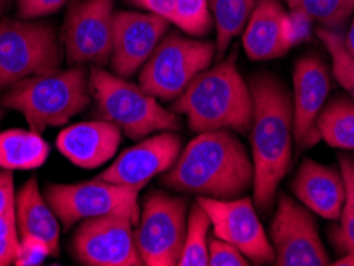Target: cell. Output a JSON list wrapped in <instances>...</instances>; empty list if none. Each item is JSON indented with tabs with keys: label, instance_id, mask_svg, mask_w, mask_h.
Wrapping results in <instances>:
<instances>
[{
	"label": "cell",
	"instance_id": "cell-7",
	"mask_svg": "<svg viewBox=\"0 0 354 266\" xmlns=\"http://www.w3.org/2000/svg\"><path fill=\"white\" fill-rule=\"evenodd\" d=\"M61 64L62 51L53 26L29 19L0 21V88L59 70Z\"/></svg>",
	"mask_w": 354,
	"mask_h": 266
},
{
	"label": "cell",
	"instance_id": "cell-32",
	"mask_svg": "<svg viewBox=\"0 0 354 266\" xmlns=\"http://www.w3.org/2000/svg\"><path fill=\"white\" fill-rule=\"evenodd\" d=\"M69 0H18V17L21 19H35L48 17L61 10Z\"/></svg>",
	"mask_w": 354,
	"mask_h": 266
},
{
	"label": "cell",
	"instance_id": "cell-31",
	"mask_svg": "<svg viewBox=\"0 0 354 266\" xmlns=\"http://www.w3.org/2000/svg\"><path fill=\"white\" fill-rule=\"evenodd\" d=\"M46 257H51V250L46 243L37 238H19V250L15 265L35 266L44 262Z\"/></svg>",
	"mask_w": 354,
	"mask_h": 266
},
{
	"label": "cell",
	"instance_id": "cell-4",
	"mask_svg": "<svg viewBox=\"0 0 354 266\" xmlns=\"http://www.w3.org/2000/svg\"><path fill=\"white\" fill-rule=\"evenodd\" d=\"M91 101L90 74L83 66L23 78L8 88L2 106L19 112L30 131L62 126L85 111Z\"/></svg>",
	"mask_w": 354,
	"mask_h": 266
},
{
	"label": "cell",
	"instance_id": "cell-3",
	"mask_svg": "<svg viewBox=\"0 0 354 266\" xmlns=\"http://www.w3.org/2000/svg\"><path fill=\"white\" fill-rule=\"evenodd\" d=\"M171 111L184 115L195 133L230 129L248 134L252 122V96L236 67V53L196 75L171 104Z\"/></svg>",
	"mask_w": 354,
	"mask_h": 266
},
{
	"label": "cell",
	"instance_id": "cell-39",
	"mask_svg": "<svg viewBox=\"0 0 354 266\" xmlns=\"http://www.w3.org/2000/svg\"><path fill=\"white\" fill-rule=\"evenodd\" d=\"M2 8H3V0H0V12H2Z\"/></svg>",
	"mask_w": 354,
	"mask_h": 266
},
{
	"label": "cell",
	"instance_id": "cell-10",
	"mask_svg": "<svg viewBox=\"0 0 354 266\" xmlns=\"http://www.w3.org/2000/svg\"><path fill=\"white\" fill-rule=\"evenodd\" d=\"M134 225L128 213L85 218L72 236V255L88 266H140Z\"/></svg>",
	"mask_w": 354,
	"mask_h": 266
},
{
	"label": "cell",
	"instance_id": "cell-15",
	"mask_svg": "<svg viewBox=\"0 0 354 266\" xmlns=\"http://www.w3.org/2000/svg\"><path fill=\"white\" fill-rule=\"evenodd\" d=\"M169 29V21L153 13L115 12L113 15L111 69L122 78H131L152 56Z\"/></svg>",
	"mask_w": 354,
	"mask_h": 266
},
{
	"label": "cell",
	"instance_id": "cell-20",
	"mask_svg": "<svg viewBox=\"0 0 354 266\" xmlns=\"http://www.w3.org/2000/svg\"><path fill=\"white\" fill-rule=\"evenodd\" d=\"M59 218L40 193L39 180L30 177L17 195V225L19 238H37L46 243L51 257L59 255Z\"/></svg>",
	"mask_w": 354,
	"mask_h": 266
},
{
	"label": "cell",
	"instance_id": "cell-23",
	"mask_svg": "<svg viewBox=\"0 0 354 266\" xmlns=\"http://www.w3.org/2000/svg\"><path fill=\"white\" fill-rule=\"evenodd\" d=\"M257 0H209L216 26V57L223 59L228 46L243 34Z\"/></svg>",
	"mask_w": 354,
	"mask_h": 266
},
{
	"label": "cell",
	"instance_id": "cell-26",
	"mask_svg": "<svg viewBox=\"0 0 354 266\" xmlns=\"http://www.w3.org/2000/svg\"><path fill=\"white\" fill-rule=\"evenodd\" d=\"M316 34L330 56L332 74H334L335 80L345 88L348 95L354 101V57L346 50L345 41H343V34L322 28H317Z\"/></svg>",
	"mask_w": 354,
	"mask_h": 266
},
{
	"label": "cell",
	"instance_id": "cell-1",
	"mask_svg": "<svg viewBox=\"0 0 354 266\" xmlns=\"http://www.w3.org/2000/svg\"><path fill=\"white\" fill-rule=\"evenodd\" d=\"M248 85L252 96L249 137L254 163V202L260 211L268 212L292 160V97L284 83L268 72L254 75Z\"/></svg>",
	"mask_w": 354,
	"mask_h": 266
},
{
	"label": "cell",
	"instance_id": "cell-21",
	"mask_svg": "<svg viewBox=\"0 0 354 266\" xmlns=\"http://www.w3.org/2000/svg\"><path fill=\"white\" fill-rule=\"evenodd\" d=\"M50 145L30 129H8L0 133V169L30 171L45 164Z\"/></svg>",
	"mask_w": 354,
	"mask_h": 266
},
{
	"label": "cell",
	"instance_id": "cell-28",
	"mask_svg": "<svg viewBox=\"0 0 354 266\" xmlns=\"http://www.w3.org/2000/svg\"><path fill=\"white\" fill-rule=\"evenodd\" d=\"M182 32L203 37L212 28L209 0H176V23Z\"/></svg>",
	"mask_w": 354,
	"mask_h": 266
},
{
	"label": "cell",
	"instance_id": "cell-29",
	"mask_svg": "<svg viewBox=\"0 0 354 266\" xmlns=\"http://www.w3.org/2000/svg\"><path fill=\"white\" fill-rule=\"evenodd\" d=\"M315 23L306 15L297 10H289L283 21V40L288 48L304 44L311 37V26Z\"/></svg>",
	"mask_w": 354,
	"mask_h": 266
},
{
	"label": "cell",
	"instance_id": "cell-2",
	"mask_svg": "<svg viewBox=\"0 0 354 266\" xmlns=\"http://www.w3.org/2000/svg\"><path fill=\"white\" fill-rule=\"evenodd\" d=\"M160 184L176 193L235 200L254 185V163L230 129L198 133Z\"/></svg>",
	"mask_w": 354,
	"mask_h": 266
},
{
	"label": "cell",
	"instance_id": "cell-30",
	"mask_svg": "<svg viewBox=\"0 0 354 266\" xmlns=\"http://www.w3.org/2000/svg\"><path fill=\"white\" fill-rule=\"evenodd\" d=\"M209 265L211 266H248L251 262L232 244L218 238L209 239Z\"/></svg>",
	"mask_w": 354,
	"mask_h": 266
},
{
	"label": "cell",
	"instance_id": "cell-16",
	"mask_svg": "<svg viewBox=\"0 0 354 266\" xmlns=\"http://www.w3.org/2000/svg\"><path fill=\"white\" fill-rule=\"evenodd\" d=\"M330 75L319 56H304L294 67V140L299 149H308L321 140L316 118L326 106Z\"/></svg>",
	"mask_w": 354,
	"mask_h": 266
},
{
	"label": "cell",
	"instance_id": "cell-19",
	"mask_svg": "<svg viewBox=\"0 0 354 266\" xmlns=\"http://www.w3.org/2000/svg\"><path fill=\"white\" fill-rule=\"evenodd\" d=\"M286 13L279 0H257L243 30V48L249 59L272 61L288 53L283 40Z\"/></svg>",
	"mask_w": 354,
	"mask_h": 266
},
{
	"label": "cell",
	"instance_id": "cell-5",
	"mask_svg": "<svg viewBox=\"0 0 354 266\" xmlns=\"http://www.w3.org/2000/svg\"><path fill=\"white\" fill-rule=\"evenodd\" d=\"M90 91L95 99L97 120L120 128L131 140H140L160 131H177L180 120L171 108H165L157 97L140 85L128 82L99 66L90 70Z\"/></svg>",
	"mask_w": 354,
	"mask_h": 266
},
{
	"label": "cell",
	"instance_id": "cell-11",
	"mask_svg": "<svg viewBox=\"0 0 354 266\" xmlns=\"http://www.w3.org/2000/svg\"><path fill=\"white\" fill-rule=\"evenodd\" d=\"M270 241L274 249V265L326 266L332 265L321 241L313 212L301 202L281 193L278 198Z\"/></svg>",
	"mask_w": 354,
	"mask_h": 266
},
{
	"label": "cell",
	"instance_id": "cell-33",
	"mask_svg": "<svg viewBox=\"0 0 354 266\" xmlns=\"http://www.w3.org/2000/svg\"><path fill=\"white\" fill-rule=\"evenodd\" d=\"M17 212V195L12 171H0V216Z\"/></svg>",
	"mask_w": 354,
	"mask_h": 266
},
{
	"label": "cell",
	"instance_id": "cell-12",
	"mask_svg": "<svg viewBox=\"0 0 354 266\" xmlns=\"http://www.w3.org/2000/svg\"><path fill=\"white\" fill-rule=\"evenodd\" d=\"M196 202L209 217L216 238L232 244L254 265L274 263V249L251 198L239 196L235 200H217L200 196Z\"/></svg>",
	"mask_w": 354,
	"mask_h": 266
},
{
	"label": "cell",
	"instance_id": "cell-25",
	"mask_svg": "<svg viewBox=\"0 0 354 266\" xmlns=\"http://www.w3.org/2000/svg\"><path fill=\"white\" fill-rule=\"evenodd\" d=\"M211 220L205 209L195 202L187 220V233L184 247L177 266H207L209 265V239L207 233Z\"/></svg>",
	"mask_w": 354,
	"mask_h": 266
},
{
	"label": "cell",
	"instance_id": "cell-17",
	"mask_svg": "<svg viewBox=\"0 0 354 266\" xmlns=\"http://www.w3.org/2000/svg\"><path fill=\"white\" fill-rule=\"evenodd\" d=\"M123 133L115 124L95 120L67 126L56 139L59 153L83 169H96L115 156Z\"/></svg>",
	"mask_w": 354,
	"mask_h": 266
},
{
	"label": "cell",
	"instance_id": "cell-37",
	"mask_svg": "<svg viewBox=\"0 0 354 266\" xmlns=\"http://www.w3.org/2000/svg\"><path fill=\"white\" fill-rule=\"evenodd\" d=\"M343 41H345L346 50L350 51V55L354 57V15H353V18H351L350 28H348V32L343 35Z\"/></svg>",
	"mask_w": 354,
	"mask_h": 266
},
{
	"label": "cell",
	"instance_id": "cell-24",
	"mask_svg": "<svg viewBox=\"0 0 354 266\" xmlns=\"http://www.w3.org/2000/svg\"><path fill=\"white\" fill-rule=\"evenodd\" d=\"M289 10L306 15L322 29L342 32L354 15V0H283Z\"/></svg>",
	"mask_w": 354,
	"mask_h": 266
},
{
	"label": "cell",
	"instance_id": "cell-13",
	"mask_svg": "<svg viewBox=\"0 0 354 266\" xmlns=\"http://www.w3.org/2000/svg\"><path fill=\"white\" fill-rule=\"evenodd\" d=\"M113 0H77L67 12L62 40L71 66L111 62L113 35Z\"/></svg>",
	"mask_w": 354,
	"mask_h": 266
},
{
	"label": "cell",
	"instance_id": "cell-35",
	"mask_svg": "<svg viewBox=\"0 0 354 266\" xmlns=\"http://www.w3.org/2000/svg\"><path fill=\"white\" fill-rule=\"evenodd\" d=\"M19 250V236L0 238V266L15 265Z\"/></svg>",
	"mask_w": 354,
	"mask_h": 266
},
{
	"label": "cell",
	"instance_id": "cell-14",
	"mask_svg": "<svg viewBox=\"0 0 354 266\" xmlns=\"http://www.w3.org/2000/svg\"><path fill=\"white\" fill-rule=\"evenodd\" d=\"M182 152V137L160 131L133 145L97 175V179L140 191L153 177L173 168Z\"/></svg>",
	"mask_w": 354,
	"mask_h": 266
},
{
	"label": "cell",
	"instance_id": "cell-18",
	"mask_svg": "<svg viewBox=\"0 0 354 266\" xmlns=\"http://www.w3.org/2000/svg\"><path fill=\"white\" fill-rule=\"evenodd\" d=\"M297 200L326 220L340 218L346 187L340 171L311 158L301 161L290 187Z\"/></svg>",
	"mask_w": 354,
	"mask_h": 266
},
{
	"label": "cell",
	"instance_id": "cell-6",
	"mask_svg": "<svg viewBox=\"0 0 354 266\" xmlns=\"http://www.w3.org/2000/svg\"><path fill=\"white\" fill-rule=\"evenodd\" d=\"M214 56V41L195 40L179 32H169L161 39L140 69L139 85L160 101L173 102L196 75L211 66Z\"/></svg>",
	"mask_w": 354,
	"mask_h": 266
},
{
	"label": "cell",
	"instance_id": "cell-22",
	"mask_svg": "<svg viewBox=\"0 0 354 266\" xmlns=\"http://www.w3.org/2000/svg\"><path fill=\"white\" fill-rule=\"evenodd\" d=\"M321 140L334 149L354 150V101L337 96L326 102L316 118Z\"/></svg>",
	"mask_w": 354,
	"mask_h": 266
},
{
	"label": "cell",
	"instance_id": "cell-9",
	"mask_svg": "<svg viewBox=\"0 0 354 266\" xmlns=\"http://www.w3.org/2000/svg\"><path fill=\"white\" fill-rule=\"evenodd\" d=\"M44 196L66 229L85 218L128 213L139 222V191L96 179L79 184H46Z\"/></svg>",
	"mask_w": 354,
	"mask_h": 266
},
{
	"label": "cell",
	"instance_id": "cell-34",
	"mask_svg": "<svg viewBox=\"0 0 354 266\" xmlns=\"http://www.w3.org/2000/svg\"><path fill=\"white\" fill-rule=\"evenodd\" d=\"M133 5L153 13L169 23H176V0H129Z\"/></svg>",
	"mask_w": 354,
	"mask_h": 266
},
{
	"label": "cell",
	"instance_id": "cell-36",
	"mask_svg": "<svg viewBox=\"0 0 354 266\" xmlns=\"http://www.w3.org/2000/svg\"><path fill=\"white\" fill-rule=\"evenodd\" d=\"M19 236L17 225V212L0 216V238H12Z\"/></svg>",
	"mask_w": 354,
	"mask_h": 266
},
{
	"label": "cell",
	"instance_id": "cell-27",
	"mask_svg": "<svg viewBox=\"0 0 354 266\" xmlns=\"http://www.w3.org/2000/svg\"><path fill=\"white\" fill-rule=\"evenodd\" d=\"M338 161L345 180L346 198L340 213L342 223L337 234H334V241L338 247L343 249V252L354 254V158L350 155H338Z\"/></svg>",
	"mask_w": 354,
	"mask_h": 266
},
{
	"label": "cell",
	"instance_id": "cell-38",
	"mask_svg": "<svg viewBox=\"0 0 354 266\" xmlns=\"http://www.w3.org/2000/svg\"><path fill=\"white\" fill-rule=\"evenodd\" d=\"M332 265H337V266H354V254L353 252H345L343 254V257H340L337 260L335 263Z\"/></svg>",
	"mask_w": 354,
	"mask_h": 266
},
{
	"label": "cell",
	"instance_id": "cell-8",
	"mask_svg": "<svg viewBox=\"0 0 354 266\" xmlns=\"http://www.w3.org/2000/svg\"><path fill=\"white\" fill-rule=\"evenodd\" d=\"M134 231L140 262L145 266H176L179 263L187 233V201L155 190L144 200Z\"/></svg>",
	"mask_w": 354,
	"mask_h": 266
}]
</instances>
